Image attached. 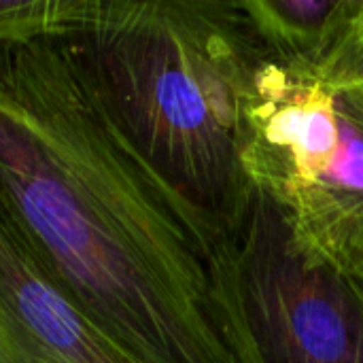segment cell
Returning a JSON list of instances; mask_svg holds the SVG:
<instances>
[{
	"instance_id": "7a4b0ae2",
	"label": "cell",
	"mask_w": 363,
	"mask_h": 363,
	"mask_svg": "<svg viewBox=\"0 0 363 363\" xmlns=\"http://www.w3.org/2000/svg\"><path fill=\"white\" fill-rule=\"evenodd\" d=\"M72 40L121 125L215 242L251 206L249 106L266 51L240 2L83 0Z\"/></svg>"
},
{
	"instance_id": "6da1fadb",
	"label": "cell",
	"mask_w": 363,
	"mask_h": 363,
	"mask_svg": "<svg viewBox=\"0 0 363 363\" xmlns=\"http://www.w3.org/2000/svg\"><path fill=\"white\" fill-rule=\"evenodd\" d=\"M0 191L132 362L234 363L211 313L215 238L132 143L79 40H0Z\"/></svg>"
},
{
	"instance_id": "52a82bcc",
	"label": "cell",
	"mask_w": 363,
	"mask_h": 363,
	"mask_svg": "<svg viewBox=\"0 0 363 363\" xmlns=\"http://www.w3.org/2000/svg\"><path fill=\"white\" fill-rule=\"evenodd\" d=\"M353 28H355L357 32H362L363 34V0H359V6H357V11H355V17H353Z\"/></svg>"
},
{
	"instance_id": "8992f818",
	"label": "cell",
	"mask_w": 363,
	"mask_h": 363,
	"mask_svg": "<svg viewBox=\"0 0 363 363\" xmlns=\"http://www.w3.org/2000/svg\"><path fill=\"white\" fill-rule=\"evenodd\" d=\"M268 57L317 62L349 30L359 0H238Z\"/></svg>"
},
{
	"instance_id": "5b68a950",
	"label": "cell",
	"mask_w": 363,
	"mask_h": 363,
	"mask_svg": "<svg viewBox=\"0 0 363 363\" xmlns=\"http://www.w3.org/2000/svg\"><path fill=\"white\" fill-rule=\"evenodd\" d=\"M0 363H134L64 291L2 191Z\"/></svg>"
},
{
	"instance_id": "277c9868",
	"label": "cell",
	"mask_w": 363,
	"mask_h": 363,
	"mask_svg": "<svg viewBox=\"0 0 363 363\" xmlns=\"http://www.w3.org/2000/svg\"><path fill=\"white\" fill-rule=\"evenodd\" d=\"M208 298L234 363H363V277L308 257L255 189L211 249Z\"/></svg>"
},
{
	"instance_id": "3957f363",
	"label": "cell",
	"mask_w": 363,
	"mask_h": 363,
	"mask_svg": "<svg viewBox=\"0 0 363 363\" xmlns=\"http://www.w3.org/2000/svg\"><path fill=\"white\" fill-rule=\"evenodd\" d=\"M245 172L308 257L363 277V34L353 21L317 62L264 57Z\"/></svg>"
}]
</instances>
